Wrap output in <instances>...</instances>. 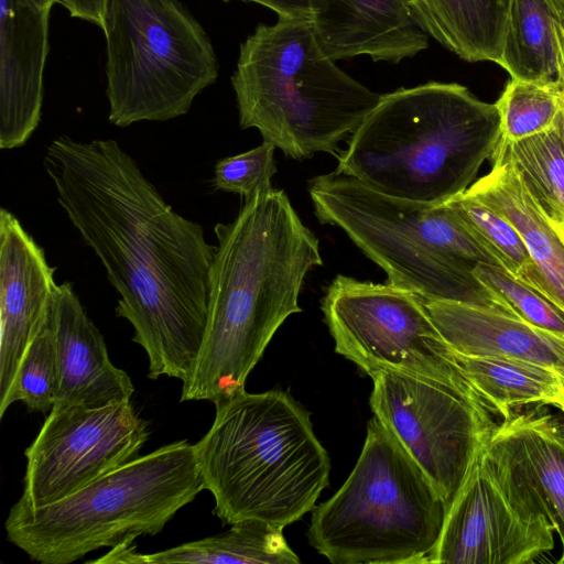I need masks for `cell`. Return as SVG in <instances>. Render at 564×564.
<instances>
[{
    "instance_id": "4dcf8cb0",
    "label": "cell",
    "mask_w": 564,
    "mask_h": 564,
    "mask_svg": "<svg viewBox=\"0 0 564 564\" xmlns=\"http://www.w3.org/2000/svg\"><path fill=\"white\" fill-rule=\"evenodd\" d=\"M72 18L90 22L104 28L108 0H57Z\"/></svg>"
},
{
    "instance_id": "484cf974",
    "label": "cell",
    "mask_w": 564,
    "mask_h": 564,
    "mask_svg": "<svg viewBox=\"0 0 564 564\" xmlns=\"http://www.w3.org/2000/svg\"><path fill=\"white\" fill-rule=\"evenodd\" d=\"M446 204L499 267L538 290L534 262L517 230L506 218L467 192Z\"/></svg>"
},
{
    "instance_id": "1f68e13d",
    "label": "cell",
    "mask_w": 564,
    "mask_h": 564,
    "mask_svg": "<svg viewBox=\"0 0 564 564\" xmlns=\"http://www.w3.org/2000/svg\"><path fill=\"white\" fill-rule=\"evenodd\" d=\"M228 2L230 0H223ZM252 2L272 10L278 17L313 19L315 12L310 0H239Z\"/></svg>"
},
{
    "instance_id": "7c38bea8",
    "label": "cell",
    "mask_w": 564,
    "mask_h": 564,
    "mask_svg": "<svg viewBox=\"0 0 564 564\" xmlns=\"http://www.w3.org/2000/svg\"><path fill=\"white\" fill-rule=\"evenodd\" d=\"M148 423L129 401L104 406L54 405L25 449L19 505L37 508L61 500L139 457Z\"/></svg>"
},
{
    "instance_id": "7a4b0ae2",
    "label": "cell",
    "mask_w": 564,
    "mask_h": 564,
    "mask_svg": "<svg viewBox=\"0 0 564 564\" xmlns=\"http://www.w3.org/2000/svg\"><path fill=\"white\" fill-rule=\"evenodd\" d=\"M207 319L181 401L214 404L245 391L246 380L284 321L300 313L306 274L322 265L319 242L288 195L273 187L245 199L236 218L214 228Z\"/></svg>"
},
{
    "instance_id": "ffe728a7",
    "label": "cell",
    "mask_w": 564,
    "mask_h": 564,
    "mask_svg": "<svg viewBox=\"0 0 564 564\" xmlns=\"http://www.w3.org/2000/svg\"><path fill=\"white\" fill-rule=\"evenodd\" d=\"M506 218L522 239L538 274V291L564 311V232L533 197L517 167L497 156L466 191Z\"/></svg>"
},
{
    "instance_id": "d590c367",
    "label": "cell",
    "mask_w": 564,
    "mask_h": 564,
    "mask_svg": "<svg viewBox=\"0 0 564 564\" xmlns=\"http://www.w3.org/2000/svg\"><path fill=\"white\" fill-rule=\"evenodd\" d=\"M563 232H564V227H563Z\"/></svg>"
},
{
    "instance_id": "d6986e66",
    "label": "cell",
    "mask_w": 564,
    "mask_h": 564,
    "mask_svg": "<svg viewBox=\"0 0 564 564\" xmlns=\"http://www.w3.org/2000/svg\"><path fill=\"white\" fill-rule=\"evenodd\" d=\"M422 301L454 352L525 361L564 377V336L491 306Z\"/></svg>"
},
{
    "instance_id": "4fadbf2b",
    "label": "cell",
    "mask_w": 564,
    "mask_h": 564,
    "mask_svg": "<svg viewBox=\"0 0 564 564\" xmlns=\"http://www.w3.org/2000/svg\"><path fill=\"white\" fill-rule=\"evenodd\" d=\"M554 529L505 492L480 453L451 505L430 563L529 564L554 547Z\"/></svg>"
},
{
    "instance_id": "83f0119b",
    "label": "cell",
    "mask_w": 564,
    "mask_h": 564,
    "mask_svg": "<svg viewBox=\"0 0 564 564\" xmlns=\"http://www.w3.org/2000/svg\"><path fill=\"white\" fill-rule=\"evenodd\" d=\"M57 394V359L46 323L28 348L7 397L0 401V419L15 401L23 402L31 411L48 412L55 405Z\"/></svg>"
},
{
    "instance_id": "d4e9b609",
    "label": "cell",
    "mask_w": 564,
    "mask_h": 564,
    "mask_svg": "<svg viewBox=\"0 0 564 564\" xmlns=\"http://www.w3.org/2000/svg\"><path fill=\"white\" fill-rule=\"evenodd\" d=\"M497 156L506 158L517 167L533 197L563 230L564 111L554 127L508 144L497 151Z\"/></svg>"
},
{
    "instance_id": "ac0fdd59",
    "label": "cell",
    "mask_w": 564,
    "mask_h": 564,
    "mask_svg": "<svg viewBox=\"0 0 564 564\" xmlns=\"http://www.w3.org/2000/svg\"><path fill=\"white\" fill-rule=\"evenodd\" d=\"M316 36L334 61L368 56L400 63L427 48L430 35L402 0H310Z\"/></svg>"
},
{
    "instance_id": "5b68a950",
    "label": "cell",
    "mask_w": 564,
    "mask_h": 564,
    "mask_svg": "<svg viewBox=\"0 0 564 564\" xmlns=\"http://www.w3.org/2000/svg\"><path fill=\"white\" fill-rule=\"evenodd\" d=\"M231 85L240 127L294 160L335 154L381 97L327 55L308 18L259 23L240 44Z\"/></svg>"
},
{
    "instance_id": "277c9868",
    "label": "cell",
    "mask_w": 564,
    "mask_h": 564,
    "mask_svg": "<svg viewBox=\"0 0 564 564\" xmlns=\"http://www.w3.org/2000/svg\"><path fill=\"white\" fill-rule=\"evenodd\" d=\"M215 405L194 449L223 523L256 520L283 529L313 510L328 485L330 459L310 413L278 389L245 390Z\"/></svg>"
},
{
    "instance_id": "d6a6232c",
    "label": "cell",
    "mask_w": 564,
    "mask_h": 564,
    "mask_svg": "<svg viewBox=\"0 0 564 564\" xmlns=\"http://www.w3.org/2000/svg\"><path fill=\"white\" fill-rule=\"evenodd\" d=\"M410 9L420 26L432 36L433 26L424 0H402Z\"/></svg>"
},
{
    "instance_id": "52a82bcc",
    "label": "cell",
    "mask_w": 564,
    "mask_h": 564,
    "mask_svg": "<svg viewBox=\"0 0 564 564\" xmlns=\"http://www.w3.org/2000/svg\"><path fill=\"white\" fill-rule=\"evenodd\" d=\"M205 489L194 445L166 444L46 506L15 502L7 539L33 561L69 564L88 553L155 535Z\"/></svg>"
},
{
    "instance_id": "cb8c5ba5",
    "label": "cell",
    "mask_w": 564,
    "mask_h": 564,
    "mask_svg": "<svg viewBox=\"0 0 564 564\" xmlns=\"http://www.w3.org/2000/svg\"><path fill=\"white\" fill-rule=\"evenodd\" d=\"M511 0H424L432 39L467 62L498 63Z\"/></svg>"
},
{
    "instance_id": "836d02e7",
    "label": "cell",
    "mask_w": 564,
    "mask_h": 564,
    "mask_svg": "<svg viewBox=\"0 0 564 564\" xmlns=\"http://www.w3.org/2000/svg\"><path fill=\"white\" fill-rule=\"evenodd\" d=\"M29 1L32 4H34L35 7H37L39 9L48 10V11H51L53 6L55 3H57V0H29Z\"/></svg>"
},
{
    "instance_id": "30bf717a",
    "label": "cell",
    "mask_w": 564,
    "mask_h": 564,
    "mask_svg": "<svg viewBox=\"0 0 564 564\" xmlns=\"http://www.w3.org/2000/svg\"><path fill=\"white\" fill-rule=\"evenodd\" d=\"M375 414L432 481L448 511L497 423L470 383L378 370L370 375Z\"/></svg>"
},
{
    "instance_id": "6da1fadb",
    "label": "cell",
    "mask_w": 564,
    "mask_h": 564,
    "mask_svg": "<svg viewBox=\"0 0 564 564\" xmlns=\"http://www.w3.org/2000/svg\"><path fill=\"white\" fill-rule=\"evenodd\" d=\"M43 165L58 204L120 295L116 315L147 352L148 377L184 381L205 332L216 246L164 200L116 140L58 137Z\"/></svg>"
},
{
    "instance_id": "5bb4252c",
    "label": "cell",
    "mask_w": 564,
    "mask_h": 564,
    "mask_svg": "<svg viewBox=\"0 0 564 564\" xmlns=\"http://www.w3.org/2000/svg\"><path fill=\"white\" fill-rule=\"evenodd\" d=\"M482 455L510 500L544 518L557 533L564 561V425L538 409L512 412L497 424Z\"/></svg>"
},
{
    "instance_id": "e575fe53",
    "label": "cell",
    "mask_w": 564,
    "mask_h": 564,
    "mask_svg": "<svg viewBox=\"0 0 564 564\" xmlns=\"http://www.w3.org/2000/svg\"><path fill=\"white\" fill-rule=\"evenodd\" d=\"M562 564H564V561L562 562Z\"/></svg>"
},
{
    "instance_id": "44dd1931",
    "label": "cell",
    "mask_w": 564,
    "mask_h": 564,
    "mask_svg": "<svg viewBox=\"0 0 564 564\" xmlns=\"http://www.w3.org/2000/svg\"><path fill=\"white\" fill-rule=\"evenodd\" d=\"M282 530L261 521H239L224 533L151 554L138 553L132 543H122L89 563L297 564L300 558L289 546Z\"/></svg>"
},
{
    "instance_id": "f546056e",
    "label": "cell",
    "mask_w": 564,
    "mask_h": 564,
    "mask_svg": "<svg viewBox=\"0 0 564 564\" xmlns=\"http://www.w3.org/2000/svg\"><path fill=\"white\" fill-rule=\"evenodd\" d=\"M274 150L273 144L263 141L252 150L218 160L215 165V187L239 194L245 199L271 188V178L278 171Z\"/></svg>"
},
{
    "instance_id": "3957f363",
    "label": "cell",
    "mask_w": 564,
    "mask_h": 564,
    "mask_svg": "<svg viewBox=\"0 0 564 564\" xmlns=\"http://www.w3.org/2000/svg\"><path fill=\"white\" fill-rule=\"evenodd\" d=\"M496 104L457 83L381 95L337 155L336 171L384 195L444 204L465 193L500 143Z\"/></svg>"
},
{
    "instance_id": "ba28073f",
    "label": "cell",
    "mask_w": 564,
    "mask_h": 564,
    "mask_svg": "<svg viewBox=\"0 0 564 564\" xmlns=\"http://www.w3.org/2000/svg\"><path fill=\"white\" fill-rule=\"evenodd\" d=\"M446 513L432 481L373 416L352 471L313 508L307 538L333 564L430 563Z\"/></svg>"
},
{
    "instance_id": "2e32d148",
    "label": "cell",
    "mask_w": 564,
    "mask_h": 564,
    "mask_svg": "<svg viewBox=\"0 0 564 564\" xmlns=\"http://www.w3.org/2000/svg\"><path fill=\"white\" fill-rule=\"evenodd\" d=\"M48 10L0 0V148L22 147L41 120Z\"/></svg>"
},
{
    "instance_id": "9a60e30c",
    "label": "cell",
    "mask_w": 564,
    "mask_h": 564,
    "mask_svg": "<svg viewBox=\"0 0 564 564\" xmlns=\"http://www.w3.org/2000/svg\"><path fill=\"white\" fill-rule=\"evenodd\" d=\"M42 247L8 209L0 210V401L47 323L57 288Z\"/></svg>"
},
{
    "instance_id": "4316f807",
    "label": "cell",
    "mask_w": 564,
    "mask_h": 564,
    "mask_svg": "<svg viewBox=\"0 0 564 564\" xmlns=\"http://www.w3.org/2000/svg\"><path fill=\"white\" fill-rule=\"evenodd\" d=\"M495 104L500 117V150L554 127L564 111V88L510 77Z\"/></svg>"
},
{
    "instance_id": "8fae6325",
    "label": "cell",
    "mask_w": 564,
    "mask_h": 564,
    "mask_svg": "<svg viewBox=\"0 0 564 564\" xmlns=\"http://www.w3.org/2000/svg\"><path fill=\"white\" fill-rule=\"evenodd\" d=\"M335 351L369 376L391 370L448 383H469L454 351L411 291L338 274L321 303Z\"/></svg>"
},
{
    "instance_id": "9c48e42d",
    "label": "cell",
    "mask_w": 564,
    "mask_h": 564,
    "mask_svg": "<svg viewBox=\"0 0 564 564\" xmlns=\"http://www.w3.org/2000/svg\"><path fill=\"white\" fill-rule=\"evenodd\" d=\"M102 31L108 119L117 127L186 115L218 78L212 41L180 0H108Z\"/></svg>"
},
{
    "instance_id": "8992f818",
    "label": "cell",
    "mask_w": 564,
    "mask_h": 564,
    "mask_svg": "<svg viewBox=\"0 0 564 564\" xmlns=\"http://www.w3.org/2000/svg\"><path fill=\"white\" fill-rule=\"evenodd\" d=\"M314 212L339 227L387 273V283L424 300L491 306L512 314L474 274L496 259L444 204H426L379 193L334 171L308 182ZM514 315V314H513Z\"/></svg>"
},
{
    "instance_id": "603a6c76",
    "label": "cell",
    "mask_w": 564,
    "mask_h": 564,
    "mask_svg": "<svg viewBox=\"0 0 564 564\" xmlns=\"http://www.w3.org/2000/svg\"><path fill=\"white\" fill-rule=\"evenodd\" d=\"M454 357L463 376L502 419L529 404H550L564 413V377L556 371L499 357Z\"/></svg>"
},
{
    "instance_id": "f1b7e54d",
    "label": "cell",
    "mask_w": 564,
    "mask_h": 564,
    "mask_svg": "<svg viewBox=\"0 0 564 564\" xmlns=\"http://www.w3.org/2000/svg\"><path fill=\"white\" fill-rule=\"evenodd\" d=\"M474 274L512 314L534 326L564 336V311L538 290L496 264L479 263Z\"/></svg>"
},
{
    "instance_id": "e0dca14e",
    "label": "cell",
    "mask_w": 564,
    "mask_h": 564,
    "mask_svg": "<svg viewBox=\"0 0 564 564\" xmlns=\"http://www.w3.org/2000/svg\"><path fill=\"white\" fill-rule=\"evenodd\" d=\"M47 325L58 367L55 405L97 408L131 400L134 387L130 377L111 362L101 333L70 282L57 284Z\"/></svg>"
},
{
    "instance_id": "7402d4cb",
    "label": "cell",
    "mask_w": 564,
    "mask_h": 564,
    "mask_svg": "<svg viewBox=\"0 0 564 564\" xmlns=\"http://www.w3.org/2000/svg\"><path fill=\"white\" fill-rule=\"evenodd\" d=\"M497 64L511 78L564 88V0H511Z\"/></svg>"
}]
</instances>
